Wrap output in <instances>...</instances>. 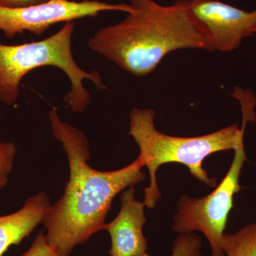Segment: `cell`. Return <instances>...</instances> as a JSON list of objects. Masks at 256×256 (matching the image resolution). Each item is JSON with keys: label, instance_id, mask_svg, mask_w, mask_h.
Returning a JSON list of instances; mask_svg holds the SVG:
<instances>
[{"label": "cell", "instance_id": "3957f363", "mask_svg": "<svg viewBox=\"0 0 256 256\" xmlns=\"http://www.w3.org/2000/svg\"><path fill=\"white\" fill-rule=\"evenodd\" d=\"M153 109H133L130 114L129 134L139 146V156L149 171L150 183L144 188L146 206L156 207L161 197L156 182L158 168L166 163L185 165L194 178L210 188L217 180L210 178L203 168L204 160L218 152L235 150L244 143L246 128L232 124L220 130L198 137L168 136L160 132L154 124Z\"/></svg>", "mask_w": 256, "mask_h": 256}, {"label": "cell", "instance_id": "5b68a950", "mask_svg": "<svg viewBox=\"0 0 256 256\" xmlns=\"http://www.w3.org/2000/svg\"><path fill=\"white\" fill-rule=\"evenodd\" d=\"M233 162L228 172L212 193L202 198L183 194L178 202L172 229L178 234L202 232L210 242L212 256H226L222 248L234 198L240 190L239 178L247 160L244 143L234 150Z\"/></svg>", "mask_w": 256, "mask_h": 256}, {"label": "cell", "instance_id": "277c9868", "mask_svg": "<svg viewBox=\"0 0 256 256\" xmlns=\"http://www.w3.org/2000/svg\"><path fill=\"white\" fill-rule=\"evenodd\" d=\"M75 26L74 22H69L41 41L14 45L0 43V100L3 104H14L24 77L32 70L47 66L60 69L68 77L72 86L64 99L76 114H82L90 102L84 80H90L98 90L107 88L98 72L82 70L74 60L72 43Z\"/></svg>", "mask_w": 256, "mask_h": 256}, {"label": "cell", "instance_id": "ba28073f", "mask_svg": "<svg viewBox=\"0 0 256 256\" xmlns=\"http://www.w3.org/2000/svg\"><path fill=\"white\" fill-rule=\"evenodd\" d=\"M134 186L121 192L118 214L104 230L110 236L111 256H139L146 254L148 242L143 232L146 223L144 202L136 200Z\"/></svg>", "mask_w": 256, "mask_h": 256}, {"label": "cell", "instance_id": "8992f818", "mask_svg": "<svg viewBox=\"0 0 256 256\" xmlns=\"http://www.w3.org/2000/svg\"><path fill=\"white\" fill-rule=\"evenodd\" d=\"M120 11L130 13V4H110L98 0H48L42 4L24 8L0 6V31L8 38H14L25 32L41 36L52 25L69 22L85 18H94L101 12Z\"/></svg>", "mask_w": 256, "mask_h": 256}, {"label": "cell", "instance_id": "8fae6325", "mask_svg": "<svg viewBox=\"0 0 256 256\" xmlns=\"http://www.w3.org/2000/svg\"><path fill=\"white\" fill-rule=\"evenodd\" d=\"M202 246V239L194 232L178 234L173 242L171 256H204Z\"/></svg>", "mask_w": 256, "mask_h": 256}, {"label": "cell", "instance_id": "9c48e42d", "mask_svg": "<svg viewBox=\"0 0 256 256\" xmlns=\"http://www.w3.org/2000/svg\"><path fill=\"white\" fill-rule=\"evenodd\" d=\"M50 200L45 192L28 197L20 210L14 213L0 216V256L12 246H18L28 238L43 223Z\"/></svg>", "mask_w": 256, "mask_h": 256}, {"label": "cell", "instance_id": "52a82bcc", "mask_svg": "<svg viewBox=\"0 0 256 256\" xmlns=\"http://www.w3.org/2000/svg\"><path fill=\"white\" fill-rule=\"evenodd\" d=\"M190 10L205 28L215 50H236L245 37L256 33V10L238 9L218 0H188Z\"/></svg>", "mask_w": 256, "mask_h": 256}, {"label": "cell", "instance_id": "30bf717a", "mask_svg": "<svg viewBox=\"0 0 256 256\" xmlns=\"http://www.w3.org/2000/svg\"><path fill=\"white\" fill-rule=\"evenodd\" d=\"M222 248L226 256H256V222L235 233L224 232Z\"/></svg>", "mask_w": 256, "mask_h": 256}, {"label": "cell", "instance_id": "7c38bea8", "mask_svg": "<svg viewBox=\"0 0 256 256\" xmlns=\"http://www.w3.org/2000/svg\"><path fill=\"white\" fill-rule=\"evenodd\" d=\"M16 153L18 148L14 142H0V190L8 185L10 173L14 166Z\"/></svg>", "mask_w": 256, "mask_h": 256}, {"label": "cell", "instance_id": "7a4b0ae2", "mask_svg": "<svg viewBox=\"0 0 256 256\" xmlns=\"http://www.w3.org/2000/svg\"><path fill=\"white\" fill-rule=\"evenodd\" d=\"M132 12L101 28L88 41L92 52L137 77L149 75L170 52L182 48L214 52L208 33L192 14L188 0L164 6L130 0Z\"/></svg>", "mask_w": 256, "mask_h": 256}, {"label": "cell", "instance_id": "2e32d148", "mask_svg": "<svg viewBox=\"0 0 256 256\" xmlns=\"http://www.w3.org/2000/svg\"><path fill=\"white\" fill-rule=\"evenodd\" d=\"M74 1H76V0H74Z\"/></svg>", "mask_w": 256, "mask_h": 256}, {"label": "cell", "instance_id": "5bb4252c", "mask_svg": "<svg viewBox=\"0 0 256 256\" xmlns=\"http://www.w3.org/2000/svg\"><path fill=\"white\" fill-rule=\"evenodd\" d=\"M48 0H0V6L8 8H24L46 2Z\"/></svg>", "mask_w": 256, "mask_h": 256}, {"label": "cell", "instance_id": "6da1fadb", "mask_svg": "<svg viewBox=\"0 0 256 256\" xmlns=\"http://www.w3.org/2000/svg\"><path fill=\"white\" fill-rule=\"evenodd\" d=\"M48 117L52 134L66 154L70 175L63 194L47 210L43 224L47 242L57 255L70 256L77 246L104 230L114 197L146 180L144 164L138 156L122 169H94L88 164L90 143L84 133L62 120L56 108Z\"/></svg>", "mask_w": 256, "mask_h": 256}, {"label": "cell", "instance_id": "4fadbf2b", "mask_svg": "<svg viewBox=\"0 0 256 256\" xmlns=\"http://www.w3.org/2000/svg\"><path fill=\"white\" fill-rule=\"evenodd\" d=\"M21 256H58L48 242L44 230H42L32 242L31 246Z\"/></svg>", "mask_w": 256, "mask_h": 256}, {"label": "cell", "instance_id": "9a60e30c", "mask_svg": "<svg viewBox=\"0 0 256 256\" xmlns=\"http://www.w3.org/2000/svg\"><path fill=\"white\" fill-rule=\"evenodd\" d=\"M139 256H151L149 255V254H148V252H146V254H144V255Z\"/></svg>", "mask_w": 256, "mask_h": 256}]
</instances>
